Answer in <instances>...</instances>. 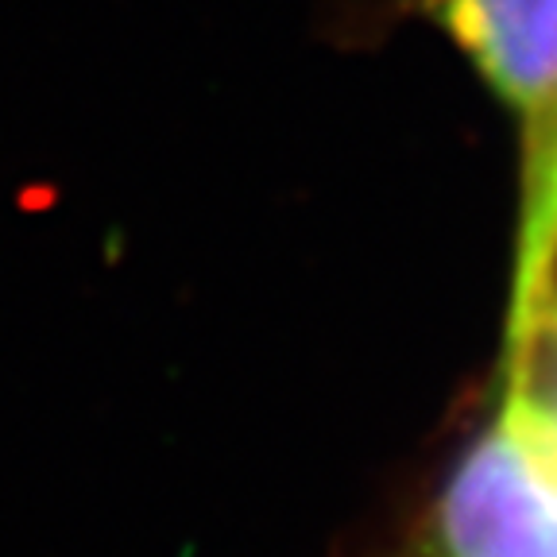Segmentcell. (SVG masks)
Returning <instances> with one entry per match:
<instances>
[{
	"label": "cell",
	"mask_w": 557,
	"mask_h": 557,
	"mask_svg": "<svg viewBox=\"0 0 557 557\" xmlns=\"http://www.w3.org/2000/svg\"><path fill=\"white\" fill-rule=\"evenodd\" d=\"M527 128L557 124V0H418Z\"/></svg>",
	"instance_id": "obj_1"
},
{
	"label": "cell",
	"mask_w": 557,
	"mask_h": 557,
	"mask_svg": "<svg viewBox=\"0 0 557 557\" xmlns=\"http://www.w3.org/2000/svg\"><path fill=\"white\" fill-rule=\"evenodd\" d=\"M499 422L557 476V283L511 306Z\"/></svg>",
	"instance_id": "obj_2"
},
{
	"label": "cell",
	"mask_w": 557,
	"mask_h": 557,
	"mask_svg": "<svg viewBox=\"0 0 557 557\" xmlns=\"http://www.w3.org/2000/svg\"><path fill=\"white\" fill-rule=\"evenodd\" d=\"M557 271V124L527 148V206H522L519 268L515 298L527 302L539 295Z\"/></svg>",
	"instance_id": "obj_3"
}]
</instances>
